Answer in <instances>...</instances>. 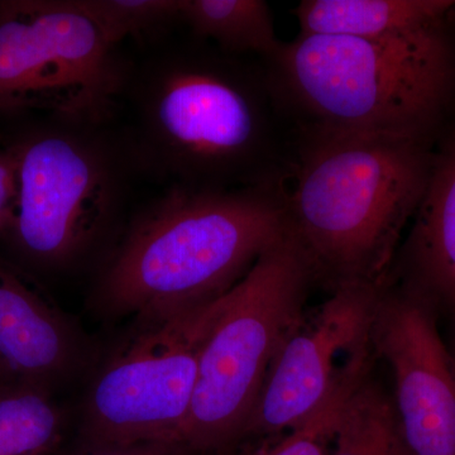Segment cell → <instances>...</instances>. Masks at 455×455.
<instances>
[{"instance_id":"52a82bcc","label":"cell","mask_w":455,"mask_h":455,"mask_svg":"<svg viewBox=\"0 0 455 455\" xmlns=\"http://www.w3.org/2000/svg\"><path fill=\"white\" fill-rule=\"evenodd\" d=\"M130 73L77 0H0V113L104 127Z\"/></svg>"},{"instance_id":"277c9868","label":"cell","mask_w":455,"mask_h":455,"mask_svg":"<svg viewBox=\"0 0 455 455\" xmlns=\"http://www.w3.org/2000/svg\"><path fill=\"white\" fill-rule=\"evenodd\" d=\"M265 65L296 130L429 140L455 86L445 20L382 38L299 35Z\"/></svg>"},{"instance_id":"ba28073f","label":"cell","mask_w":455,"mask_h":455,"mask_svg":"<svg viewBox=\"0 0 455 455\" xmlns=\"http://www.w3.org/2000/svg\"><path fill=\"white\" fill-rule=\"evenodd\" d=\"M227 293L134 319L131 333L104 362L84 398L82 430L89 447L178 444L200 357Z\"/></svg>"},{"instance_id":"ac0fdd59","label":"cell","mask_w":455,"mask_h":455,"mask_svg":"<svg viewBox=\"0 0 455 455\" xmlns=\"http://www.w3.org/2000/svg\"><path fill=\"white\" fill-rule=\"evenodd\" d=\"M182 0H77L108 40L119 46L180 20Z\"/></svg>"},{"instance_id":"5bb4252c","label":"cell","mask_w":455,"mask_h":455,"mask_svg":"<svg viewBox=\"0 0 455 455\" xmlns=\"http://www.w3.org/2000/svg\"><path fill=\"white\" fill-rule=\"evenodd\" d=\"M180 20L196 40L228 55H257L267 61L283 47L271 9L262 0H182Z\"/></svg>"},{"instance_id":"ffe728a7","label":"cell","mask_w":455,"mask_h":455,"mask_svg":"<svg viewBox=\"0 0 455 455\" xmlns=\"http://www.w3.org/2000/svg\"><path fill=\"white\" fill-rule=\"evenodd\" d=\"M187 449L172 443H146L127 447H89L83 455H188Z\"/></svg>"},{"instance_id":"44dd1931","label":"cell","mask_w":455,"mask_h":455,"mask_svg":"<svg viewBox=\"0 0 455 455\" xmlns=\"http://www.w3.org/2000/svg\"><path fill=\"white\" fill-rule=\"evenodd\" d=\"M449 319H451V343H449L448 348L455 366V315L449 316Z\"/></svg>"},{"instance_id":"6da1fadb","label":"cell","mask_w":455,"mask_h":455,"mask_svg":"<svg viewBox=\"0 0 455 455\" xmlns=\"http://www.w3.org/2000/svg\"><path fill=\"white\" fill-rule=\"evenodd\" d=\"M132 107L123 140L132 166L184 187L232 188L283 184L295 140L269 82L208 42L164 53L131 71L123 99Z\"/></svg>"},{"instance_id":"30bf717a","label":"cell","mask_w":455,"mask_h":455,"mask_svg":"<svg viewBox=\"0 0 455 455\" xmlns=\"http://www.w3.org/2000/svg\"><path fill=\"white\" fill-rule=\"evenodd\" d=\"M438 314L414 293L386 283L374 307V355L390 367L395 412L411 455H455V366Z\"/></svg>"},{"instance_id":"e0dca14e","label":"cell","mask_w":455,"mask_h":455,"mask_svg":"<svg viewBox=\"0 0 455 455\" xmlns=\"http://www.w3.org/2000/svg\"><path fill=\"white\" fill-rule=\"evenodd\" d=\"M374 361L372 353L358 359L307 421L280 438L265 440L248 455H331L341 414L361 383L373 372Z\"/></svg>"},{"instance_id":"8992f818","label":"cell","mask_w":455,"mask_h":455,"mask_svg":"<svg viewBox=\"0 0 455 455\" xmlns=\"http://www.w3.org/2000/svg\"><path fill=\"white\" fill-rule=\"evenodd\" d=\"M12 147L18 190L4 235L36 267L71 268L106 235L121 209L125 171L132 166L124 145L103 127L55 122Z\"/></svg>"},{"instance_id":"8fae6325","label":"cell","mask_w":455,"mask_h":455,"mask_svg":"<svg viewBox=\"0 0 455 455\" xmlns=\"http://www.w3.org/2000/svg\"><path fill=\"white\" fill-rule=\"evenodd\" d=\"M83 359L76 329L25 272L0 259V383L52 392Z\"/></svg>"},{"instance_id":"5b68a950","label":"cell","mask_w":455,"mask_h":455,"mask_svg":"<svg viewBox=\"0 0 455 455\" xmlns=\"http://www.w3.org/2000/svg\"><path fill=\"white\" fill-rule=\"evenodd\" d=\"M314 284L309 257L291 228L227 293L200 357L180 447L212 454L243 442L272 362L307 310Z\"/></svg>"},{"instance_id":"4fadbf2b","label":"cell","mask_w":455,"mask_h":455,"mask_svg":"<svg viewBox=\"0 0 455 455\" xmlns=\"http://www.w3.org/2000/svg\"><path fill=\"white\" fill-rule=\"evenodd\" d=\"M451 0H304L295 9L300 35L382 38L438 25Z\"/></svg>"},{"instance_id":"7a4b0ae2","label":"cell","mask_w":455,"mask_h":455,"mask_svg":"<svg viewBox=\"0 0 455 455\" xmlns=\"http://www.w3.org/2000/svg\"><path fill=\"white\" fill-rule=\"evenodd\" d=\"M290 232L283 184L172 185L137 214L110 254L99 307L134 320L217 300Z\"/></svg>"},{"instance_id":"3957f363","label":"cell","mask_w":455,"mask_h":455,"mask_svg":"<svg viewBox=\"0 0 455 455\" xmlns=\"http://www.w3.org/2000/svg\"><path fill=\"white\" fill-rule=\"evenodd\" d=\"M431 160L427 140L296 130L284 204L316 284L388 283Z\"/></svg>"},{"instance_id":"9a60e30c","label":"cell","mask_w":455,"mask_h":455,"mask_svg":"<svg viewBox=\"0 0 455 455\" xmlns=\"http://www.w3.org/2000/svg\"><path fill=\"white\" fill-rule=\"evenodd\" d=\"M68 412L52 392L0 383V455H51L64 440Z\"/></svg>"},{"instance_id":"7402d4cb","label":"cell","mask_w":455,"mask_h":455,"mask_svg":"<svg viewBox=\"0 0 455 455\" xmlns=\"http://www.w3.org/2000/svg\"><path fill=\"white\" fill-rule=\"evenodd\" d=\"M251 449L248 451H242L239 453H235V447L227 449V451H220V453H212V454H188V455H248L250 453Z\"/></svg>"},{"instance_id":"7c38bea8","label":"cell","mask_w":455,"mask_h":455,"mask_svg":"<svg viewBox=\"0 0 455 455\" xmlns=\"http://www.w3.org/2000/svg\"><path fill=\"white\" fill-rule=\"evenodd\" d=\"M388 283L440 315H455V139L431 160L429 178Z\"/></svg>"},{"instance_id":"2e32d148","label":"cell","mask_w":455,"mask_h":455,"mask_svg":"<svg viewBox=\"0 0 455 455\" xmlns=\"http://www.w3.org/2000/svg\"><path fill=\"white\" fill-rule=\"evenodd\" d=\"M333 455H411L401 436L392 398L373 372L341 414Z\"/></svg>"},{"instance_id":"9c48e42d","label":"cell","mask_w":455,"mask_h":455,"mask_svg":"<svg viewBox=\"0 0 455 455\" xmlns=\"http://www.w3.org/2000/svg\"><path fill=\"white\" fill-rule=\"evenodd\" d=\"M381 289L340 287L305 311L272 362L243 442L280 438L300 427L350 367L373 352L371 329Z\"/></svg>"},{"instance_id":"d6986e66","label":"cell","mask_w":455,"mask_h":455,"mask_svg":"<svg viewBox=\"0 0 455 455\" xmlns=\"http://www.w3.org/2000/svg\"><path fill=\"white\" fill-rule=\"evenodd\" d=\"M17 158L13 147L0 148V235L7 232L17 200Z\"/></svg>"}]
</instances>
